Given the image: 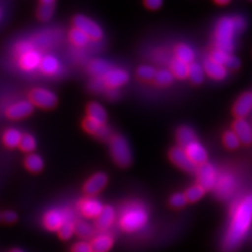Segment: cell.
<instances>
[{
	"label": "cell",
	"instance_id": "6da1fadb",
	"mask_svg": "<svg viewBox=\"0 0 252 252\" xmlns=\"http://www.w3.org/2000/svg\"><path fill=\"white\" fill-rule=\"evenodd\" d=\"M252 225V194L246 195L232 210L229 228L223 241V251L233 252L238 249Z\"/></svg>",
	"mask_w": 252,
	"mask_h": 252
},
{
	"label": "cell",
	"instance_id": "7a4b0ae2",
	"mask_svg": "<svg viewBox=\"0 0 252 252\" xmlns=\"http://www.w3.org/2000/svg\"><path fill=\"white\" fill-rule=\"evenodd\" d=\"M148 222V212L143 204L133 202L126 205L120 216V227L126 232H136Z\"/></svg>",
	"mask_w": 252,
	"mask_h": 252
},
{
	"label": "cell",
	"instance_id": "3957f363",
	"mask_svg": "<svg viewBox=\"0 0 252 252\" xmlns=\"http://www.w3.org/2000/svg\"><path fill=\"white\" fill-rule=\"evenodd\" d=\"M238 34L233 17L220 18L216 29L217 50L230 54L234 49V36Z\"/></svg>",
	"mask_w": 252,
	"mask_h": 252
},
{
	"label": "cell",
	"instance_id": "277c9868",
	"mask_svg": "<svg viewBox=\"0 0 252 252\" xmlns=\"http://www.w3.org/2000/svg\"><path fill=\"white\" fill-rule=\"evenodd\" d=\"M110 155L120 167H128L132 162L130 147L126 139L120 135L113 136L110 139Z\"/></svg>",
	"mask_w": 252,
	"mask_h": 252
},
{
	"label": "cell",
	"instance_id": "5b68a950",
	"mask_svg": "<svg viewBox=\"0 0 252 252\" xmlns=\"http://www.w3.org/2000/svg\"><path fill=\"white\" fill-rule=\"evenodd\" d=\"M74 28L81 31L86 36L90 38V40L98 41L103 37V31L98 26V23L86 17L84 15H77L73 19Z\"/></svg>",
	"mask_w": 252,
	"mask_h": 252
},
{
	"label": "cell",
	"instance_id": "8992f818",
	"mask_svg": "<svg viewBox=\"0 0 252 252\" xmlns=\"http://www.w3.org/2000/svg\"><path fill=\"white\" fill-rule=\"evenodd\" d=\"M69 220H74V215L70 211L53 209L47 211L43 218V225L47 230L58 231L60 227Z\"/></svg>",
	"mask_w": 252,
	"mask_h": 252
},
{
	"label": "cell",
	"instance_id": "52a82bcc",
	"mask_svg": "<svg viewBox=\"0 0 252 252\" xmlns=\"http://www.w3.org/2000/svg\"><path fill=\"white\" fill-rule=\"evenodd\" d=\"M29 101L32 104L44 109L54 108L58 103V98L56 94L41 88L32 90L29 94Z\"/></svg>",
	"mask_w": 252,
	"mask_h": 252
},
{
	"label": "cell",
	"instance_id": "ba28073f",
	"mask_svg": "<svg viewBox=\"0 0 252 252\" xmlns=\"http://www.w3.org/2000/svg\"><path fill=\"white\" fill-rule=\"evenodd\" d=\"M196 175H198V185L201 186L205 191L210 190V189L215 187L218 175L214 165H211L209 163H205L201 165V166L196 169Z\"/></svg>",
	"mask_w": 252,
	"mask_h": 252
},
{
	"label": "cell",
	"instance_id": "9c48e42d",
	"mask_svg": "<svg viewBox=\"0 0 252 252\" xmlns=\"http://www.w3.org/2000/svg\"><path fill=\"white\" fill-rule=\"evenodd\" d=\"M169 159L173 164L177 165L178 167L189 173H194L196 172V169H198V166H195V165L189 160V158L187 157L184 148H181L179 146H176L170 149Z\"/></svg>",
	"mask_w": 252,
	"mask_h": 252
},
{
	"label": "cell",
	"instance_id": "30bf717a",
	"mask_svg": "<svg viewBox=\"0 0 252 252\" xmlns=\"http://www.w3.org/2000/svg\"><path fill=\"white\" fill-rule=\"evenodd\" d=\"M214 188L220 199H227L235 190V180L229 173H224V175H220V177L218 176Z\"/></svg>",
	"mask_w": 252,
	"mask_h": 252
},
{
	"label": "cell",
	"instance_id": "8fae6325",
	"mask_svg": "<svg viewBox=\"0 0 252 252\" xmlns=\"http://www.w3.org/2000/svg\"><path fill=\"white\" fill-rule=\"evenodd\" d=\"M103 207L104 206L100 201L93 198H84L78 203V209L80 211V214L88 219L96 220L101 214Z\"/></svg>",
	"mask_w": 252,
	"mask_h": 252
},
{
	"label": "cell",
	"instance_id": "7c38bea8",
	"mask_svg": "<svg viewBox=\"0 0 252 252\" xmlns=\"http://www.w3.org/2000/svg\"><path fill=\"white\" fill-rule=\"evenodd\" d=\"M102 82L109 89H117L128 81V73L121 68H112L101 78Z\"/></svg>",
	"mask_w": 252,
	"mask_h": 252
},
{
	"label": "cell",
	"instance_id": "4fadbf2b",
	"mask_svg": "<svg viewBox=\"0 0 252 252\" xmlns=\"http://www.w3.org/2000/svg\"><path fill=\"white\" fill-rule=\"evenodd\" d=\"M184 151L187 157L189 158V160H190L195 166H198V165L201 166V165L207 163L208 154L205 147L202 144H200L198 141H195L193 143L186 146L184 148Z\"/></svg>",
	"mask_w": 252,
	"mask_h": 252
},
{
	"label": "cell",
	"instance_id": "5bb4252c",
	"mask_svg": "<svg viewBox=\"0 0 252 252\" xmlns=\"http://www.w3.org/2000/svg\"><path fill=\"white\" fill-rule=\"evenodd\" d=\"M232 131L239 138L241 143L245 145L252 143V126L246 119H236L232 123Z\"/></svg>",
	"mask_w": 252,
	"mask_h": 252
},
{
	"label": "cell",
	"instance_id": "9a60e30c",
	"mask_svg": "<svg viewBox=\"0 0 252 252\" xmlns=\"http://www.w3.org/2000/svg\"><path fill=\"white\" fill-rule=\"evenodd\" d=\"M34 110V105L31 103L29 100L27 101H20L11 105L6 109V116L12 120H19L23 119L28 116H30Z\"/></svg>",
	"mask_w": 252,
	"mask_h": 252
},
{
	"label": "cell",
	"instance_id": "2e32d148",
	"mask_svg": "<svg viewBox=\"0 0 252 252\" xmlns=\"http://www.w3.org/2000/svg\"><path fill=\"white\" fill-rule=\"evenodd\" d=\"M252 110V93H245L235 101L232 113L238 119H245Z\"/></svg>",
	"mask_w": 252,
	"mask_h": 252
},
{
	"label": "cell",
	"instance_id": "e0dca14e",
	"mask_svg": "<svg viewBox=\"0 0 252 252\" xmlns=\"http://www.w3.org/2000/svg\"><path fill=\"white\" fill-rule=\"evenodd\" d=\"M82 127L85 131L98 137L101 140H109L113 136H110V129L106 125H101L91 118H85L82 122Z\"/></svg>",
	"mask_w": 252,
	"mask_h": 252
},
{
	"label": "cell",
	"instance_id": "ac0fdd59",
	"mask_svg": "<svg viewBox=\"0 0 252 252\" xmlns=\"http://www.w3.org/2000/svg\"><path fill=\"white\" fill-rule=\"evenodd\" d=\"M107 184V176L103 172H98L86 181L83 190L89 195H94L100 192Z\"/></svg>",
	"mask_w": 252,
	"mask_h": 252
},
{
	"label": "cell",
	"instance_id": "d6986e66",
	"mask_svg": "<svg viewBox=\"0 0 252 252\" xmlns=\"http://www.w3.org/2000/svg\"><path fill=\"white\" fill-rule=\"evenodd\" d=\"M115 220H116L115 209L112 206H109V205H106V206H104L103 209H102L101 214L96 219V227L99 230H106L114 224Z\"/></svg>",
	"mask_w": 252,
	"mask_h": 252
},
{
	"label": "cell",
	"instance_id": "ffe728a7",
	"mask_svg": "<svg viewBox=\"0 0 252 252\" xmlns=\"http://www.w3.org/2000/svg\"><path fill=\"white\" fill-rule=\"evenodd\" d=\"M41 59V55L39 52L32 50L19 57V65L25 70H33L40 65Z\"/></svg>",
	"mask_w": 252,
	"mask_h": 252
},
{
	"label": "cell",
	"instance_id": "44dd1931",
	"mask_svg": "<svg viewBox=\"0 0 252 252\" xmlns=\"http://www.w3.org/2000/svg\"><path fill=\"white\" fill-rule=\"evenodd\" d=\"M203 68L205 74L215 80H223L227 76V68L210 59L205 60Z\"/></svg>",
	"mask_w": 252,
	"mask_h": 252
},
{
	"label": "cell",
	"instance_id": "7402d4cb",
	"mask_svg": "<svg viewBox=\"0 0 252 252\" xmlns=\"http://www.w3.org/2000/svg\"><path fill=\"white\" fill-rule=\"evenodd\" d=\"M90 244L93 252H108L114 246V239L109 234L103 233L94 236Z\"/></svg>",
	"mask_w": 252,
	"mask_h": 252
},
{
	"label": "cell",
	"instance_id": "603a6c76",
	"mask_svg": "<svg viewBox=\"0 0 252 252\" xmlns=\"http://www.w3.org/2000/svg\"><path fill=\"white\" fill-rule=\"evenodd\" d=\"M86 112H88V117L91 119L98 122L101 125H105L107 121V114L104 107L97 102H91V103L86 107Z\"/></svg>",
	"mask_w": 252,
	"mask_h": 252
},
{
	"label": "cell",
	"instance_id": "cb8c5ba5",
	"mask_svg": "<svg viewBox=\"0 0 252 252\" xmlns=\"http://www.w3.org/2000/svg\"><path fill=\"white\" fill-rule=\"evenodd\" d=\"M56 1L55 0H42L37 9V17L41 21H49L55 13Z\"/></svg>",
	"mask_w": 252,
	"mask_h": 252
},
{
	"label": "cell",
	"instance_id": "d4e9b609",
	"mask_svg": "<svg viewBox=\"0 0 252 252\" xmlns=\"http://www.w3.org/2000/svg\"><path fill=\"white\" fill-rule=\"evenodd\" d=\"M177 141L179 143V147L185 148L189 144L196 141L195 132L190 127H188V126H181L177 130Z\"/></svg>",
	"mask_w": 252,
	"mask_h": 252
},
{
	"label": "cell",
	"instance_id": "484cf974",
	"mask_svg": "<svg viewBox=\"0 0 252 252\" xmlns=\"http://www.w3.org/2000/svg\"><path fill=\"white\" fill-rule=\"evenodd\" d=\"M39 68L45 75H55L58 73L60 68V63L56 57L50 56L49 55V56H45L41 59Z\"/></svg>",
	"mask_w": 252,
	"mask_h": 252
},
{
	"label": "cell",
	"instance_id": "4316f807",
	"mask_svg": "<svg viewBox=\"0 0 252 252\" xmlns=\"http://www.w3.org/2000/svg\"><path fill=\"white\" fill-rule=\"evenodd\" d=\"M175 55H176V59L182 61L186 64H191L193 63L194 60V52L190 46H188L187 44H178L175 47Z\"/></svg>",
	"mask_w": 252,
	"mask_h": 252
},
{
	"label": "cell",
	"instance_id": "83f0119b",
	"mask_svg": "<svg viewBox=\"0 0 252 252\" xmlns=\"http://www.w3.org/2000/svg\"><path fill=\"white\" fill-rule=\"evenodd\" d=\"M109 69H112V67H110V65H109V63H107L104 60H101V59L92 61L89 65L90 73L93 76L97 77L99 79L103 77Z\"/></svg>",
	"mask_w": 252,
	"mask_h": 252
},
{
	"label": "cell",
	"instance_id": "f1b7e54d",
	"mask_svg": "<svg viewBox=\"0 0 252 252\" xmlns=\"http://www.w3.org/2000/svg\"><path fill=\"white\" fill-rule=\"evenodd\" d=\"M22 138V133L15 129V128H10L5 130L3 133V143L6 147L9 148H15L19 146V143Z\"/></svg>",
	"mask_w": 252,
	"mask_h": 252
},
{
	"label": "cell",
	"instance_id": "f546056e",
	"mask_svg": "<svg viewBox=\"0 0 252 252\" xmlns=\"http://www.w3.org/2000/svg\"><path fill=\"white\" fill-rule=\"evenodd\" d=\"M188 64L180 61L178 59H173L170 63V72L172 76L177 79H185L188 77Z\"/></svg>",
	"mask_w": 252,
	"mask_h": 252
},
{
	"label": "cell",
	"instance_id": "4dcf8cb0",
	"mask_svg": "<svg viewBox=\"0 0 252 252\" xmlns=\"http://www.w3.org/2000/svg\"><path fill=\"white\" fill-rule=\"evenodd\" d=\"M204 68L201 64L196 62L191 63L188 66V78L190 79V81L194 84H200L204 80Z\"/></svg>",
	"mask_w": 252,
	"mask_h": 252
},
{
	"label": "cell",
	"instance_id": "1f68e13d",
	"mask_svg": "<svg viewBox=\"0 0 252 252\" xmlns=\"http://www.w3.org/2000/svg\"><path fill=\"white\" fill-rule=\"evenodd\" d=\"M43 160L40 156L36 154H30L25 160V166L32 172H39L43 168Z\"/></svg>",
	"mask_w": 252,
	"mask_h": 252
},
{
	"label": "cell",
	"instance_id": "d6a6232c",
	"mask_svg": "<svg viewBox=\"0 0 252 252\" xmlns=\"http://www.w3.org/2000/svg\"><path fill=\"white\" fill-rule=\"evenodd\" d=\"M69 41L72 42L74 45L79 46V47H82L85 46L90 42V38L86 36L84 33H82L81 31H79L76 28H73L72 30L69 31Z\"/></svg>",
	"mask_w": 252,
	"mask_h": 252
},
{
	"label": "cell",
	"instance_id": "836d02e7",
	"mask_svg": "<svg viewBox=\"0 0 252 252\" xmlns=\"http://www.w3.org/2000/svg\"><path fill=\"white\" fill-rule=\"evenodd\" d=\"M75 233L82 239H90L94 235V230L89 223L84 220H77L75 222Z\"/></svg>",
	"mask_w": 252,
	"mask_h": 252
},
{
	"label": "cell",
	"instance_id": "e575fe53",
	"mask_svg": "<svg viewBox=\"0 0 252 252\" xmlns=\"http://www.w3.org/2000/svg\"><path fill=\"white\" fill-rule=\"evenodd\" d=\"M173 79L175 77L172 76L170 70L161 69L156 73L154 81L160 86H168L173 82Z\"/></svg>",
	"mask_w": 252,
	"mask_h": 252
},
{
	"label": "cell",
	"instance_id": "d590c367",
	"mask_svg": "<svg viewBox=\"0 0 252 252\" xmlns=\"http://www.w3.org/2000/svg\"><path fill=\"white\" fill-rule=\"evenodd\" d=\"M223 143L228 149H230V151L238 149L240 147V145L242 144L241 141L239 140V138L236 137V135L232 130H227V131L224 132Z\"/></svg>",
	"mask_w": 252,
	"mask_h": 252
},
{
	"label": "cell",
	"instance_id": "8d00e7d4",
	"mask_svg": "<svg viewBox=\"0 0 252 252\" xmlns=\"http://www.w3.org/2000/svg\"><path fill=\"white\" fill-rule=\"evenodd\" d=\"M204 194H205V190L199 185H194V186L189 187L185 192L187 202H191V203L199 201Z\"/></svg>",
	"mask_w": 252,
	"mask_h": 252
},
{
	"label": "cell",
	"instance_id": "74e56055",
	"mask_svg": "<svg viewBox=\"0 0 252 252\" xmlns=\"http://www.w3.org/2000/svg\"><path fill=\"white\" fill-rule=\"evenodd\" d=\"M19 148L22 152L25 153H31L35 151L36 148V140L35 138L30 135V133H26V135H22L21 141L19 143Z\"/></svg>",
	"mask_w": 252,
	"mask_h": 252
},
{
	"label": "cell",
	"instance_id": "f35d334b",
	"mask_svg": "<svg viewBox=\"0 0 252 252\" xmlns=\"http://www.w3.org/2000/svg\"><path fill=\"white\" fill-rule=\"evenodd\" d=\"M157 70L149 65H141L137 69V76L143 81H152L155 79Z\"/></svg>",
	"mask_w": 252,
	"mask_h": 252
},
{
	"label": "cell",
	"instance_id": "ab89813d",
	"mask_svg": "<svg viewBox=\"0 0 252 252\" xmlns=\"http://www.w3.org/2000/svg\"><path fill=\"white\" fill-rule=\"evenodd\" d=\"M58 233L62 240H69L75 233V222L69 220V222L63 224L58 230Z\"/></svg>",
	"mask_w": 252,
	"mask_h": 252
},
{
	"label": "cell",
	"instance_id": "60d3db41",
	"mask_svg": "<svg viewBox=\"0 0 252 252\" xmlns=\"http://www.w3.org/2000/svg\"><path fill=\"white\" fill-rule=\"evenodd\" d=\"M229 56H230V54L225 53V52L220 51V50H216V51L211 53L209 59L212 60L214 62H216V63H218V64H220V65L225 66Z\"/></svg>",
	"mask_w": 252,
	"mask_h": 252
},
{
	"label": "cell",
	"instance_id": "b9f144b4",
	"mask_svg": "<svg viewBox=\"0 0 252 252\" xmlns=\"http://www.w3.org/2000/svg\"><path fill=\"white\" fill-rule=\"evenodd\" d=\"M169 203H170V205H171L173 208H182V207H184L185 205H186L187 200H186L185 194H183V193H175L170 198Z\"/></svg>",
	"mask_w": 252,
	"mask_h": 252
},
{
	"label": "cell",
	"instance_id": "7bdbcfd3",
	"mask_svg": "<svg viewBox=\"0 0 252 252\" xmlns=\"http://www.w3.org/2000/svg\"><path fill=\"white\" fill-rule=\"evenodd\" d=\"M72 252H93L91 244L86 242H78L72 247Z\"/></svg>",
	"mask_w": 252,
	"mask_h": 252
},
{
	"label": "cell",
	"instance_id": "ee69618b",
	"mask_svg": "<svg viewBox=\"0 0 252 252\" xmlns=\"http://www.w3.org/2000/svg\"><path fill=\"white\" fill-rule=\"evenodd\" d=\"M32 50H34V49H33V46H32V44L29 42H20L16 45V53L18 54L19 57Z\"/></svg>",
	"mask_w": 252,
	"mask_h": 252
},
{
	"label": "cell",
	"instance_id": "f6af8a7d",
	"mask_svg": "<svg viewBox=\"0 0 252 252\" xmlns=\"http://www.w3.org/2000/svg\"><path fill=\"white\" fill-rule=\"evenodd\" d=\"M240 65H241V61L239 60V58L235 57V56H231V55H230L229 58H228V61L226 63L225 67L230 68V69H236V68L240 67Z\"/></svg>",
	"mask_w": 252,
	"mask_h": 252
},
{
	"label": "cell",
	"instance_id": "bcb514c9",
	"mask_svg": "<svg viewBox=\"0 0 252 252\" xmlns=\"http://www.w3.org/2000/svg\"><path fill=\"white\" fill-rule=\"evenodd\" d=\"M162 1L161 0H146L144 2V5L149 10H158L162 6Z\"/></svg>",
	"mask_w": 252,
	"mask_h": 252
},
{
	"label": "cell",
	"instance_id": "7dc6e473",
	"mask_svg": "<svg viewBox=\"0 0 252 252\" xmlns=\"http://www.w3.org/2000/svg\"><path fill=\"white\" fill-rule=\"evenodd\" d=\"M2 220L5 223H14L16 220H17V215L15 214L14 211H5L2 214Z\"/></svg>",
	"mask_w": 252,
	"mask_h": 252
},
{
	"label": "cell",
	"instance_id": "c3c4849f",
	"mask_svg": "<svg viewBox=\"0 0 252 252\" xmlns=\"http://www.w3.org/2000/svg\"><path fill=\"white\" fill-rule=\"evenodd\" d=\"M234 19V25H235V29L238 31V34L241 33V32L244 31L245 29V20L244 18L240 17V16H236V17H233Z\"/></svg>",
	"mask_w": 252,
	"mask_h": 252
},
{
	"label": "cell",
	"instance_id": "681fc988",
	"mask_svg": "<svg viewBox=\"0 0 252 252\" xmlns=\"http://www.w3.org/2000/svg\"><path fill=\"white\" fill-rule=\"evenodd\" d=\"M229 2H230L229 0H217V1H216V3L220 4V5H226V4H228Z\"/></svg>",
	"mask_w": 252,
	"mask_h": 252
},
{
	"label": "cell",
	"instance_id": "f907efd6",
	"mask_svg": "<svg viewBox=\"0 0 252 252\" xmlns=\"http://www.w3.org/2000/svg\"><path fill=\"white\" fill-rule=\"evenodd\" d=\"M11 252H23V251L20 249H13Z\"/></svg>",
	"mask_w": 252,
	"mask_h": 252
},
{
	"label": "cell",
	"instance_id": "816d5d0a",
	"mask_svg": "<svg viewBox=\"0 0 252 252\" xmlns=\"http://www.w3.org/2000/svg\"><path fill=\"white\" fill-rule=\"evenodd\" d=\"M2 220V215L0 214V220Z\"/></svg>",
	"mask_w": 252,
	"mask_h": 252
},
{
	"label": "cell",
	"instance_id": "f5cc1de1",
	"mask_svg": "<svg viewBox=\"0 0 252 252\" xmlns=\"http://www.w3.org/2000/svg\"><path fill=\"white\" fill-rule=\"evenodd\" d=\"M0 15H1V14H0Z\"/></svg>",
	"mask_w": 252,
	"mask_h": 252
}]
</instances>
